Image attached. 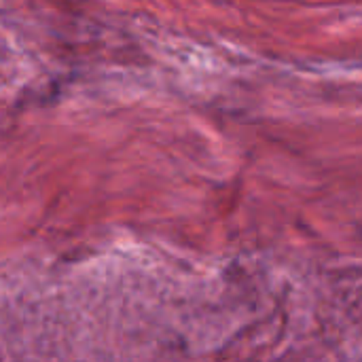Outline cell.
Listing matches in <instances>:
<instances>
[]
</instances>
